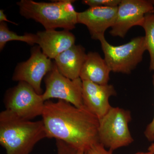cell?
Masks as SVG:
<instances>
[{
	"label": "cell",
	"mask_w": 154,
	"mask_h": 154,
	"mask_svg": "<svg viewBox=\"0 0 154 154\" xmlns=\"http://www.w3.org/2000/svg\"><path fill=\"white\" fill-rule=\"evenodd\" d=\"M42 119L48 138L65 143L78 151L86 152L99 142V119L85 108H78L58 100L45 101Z\"/></svg>",
	"instance_id": "6da1fadb"
},
{
	"label": "cell",
	"mask_w": 154,
	"mask_h": 154,
	"mask_svg": "<svg viewBox=\"0 0 154 154\" xmlns=\"http://www.w3.org/2000/svg\"><path fill=\"white\" fill-rule=\"evenodd\" d=\"M46 138L42 120H26L6 110L0 113V144L6 154H30L36 144Z\"/></svg>",
	"instance_id": "7a4b0ae2"
},
{
	"label": "cell",
	"mask_w": 154,
	"mask_h": 154,
	"mask_svg": "<svg viewBox=\"0 0 154 154\" xmlns=\"http://www.w3.org/2000/svg\"><path fill=\"white\" fill-rule=\"evenodd\" d=\"M74 1L62 0L52 2L21 0L17 3L21 16L43 25L45 30L63 28L70 30L78 24Z\"/></svg>",
	"instance_id": "3957f363"
},
{
	"label": "cell",
	"mask_w": 154,
	"mask_h": 154,
	"mask_svg": "<svg viewBox=\"0 0 154 154\" xmlns=\"http://www.w3.org/2000/svg\"><path fill=\"white\" fill-rule=\"evenodd\" d=\"M131 113L119 107H112L99 119L98 137L99 143L113 151L129 146L134 142L129 129Z\"/></svg>",
	"instance_id": "277c9868"
},
{
	"label": "cell",
	"mask_w": 154,
	"mask_h": 154,
	"mask_svg": "<svg viewBox=\"0 0 154 154\" xmlns=\"http://www.w3.org/2000/svg\"><path fill=\"white\" fill-rule=\"evenodd\" d=\"M99 41L104 59L113 72L130 74L142 61L146 50L144 36L135 37L128 43L118 46L109 44L105 37Z\"/></svg>",
	"instance_id": "5b68a950"
},
{
	"label": "cell",
	"mask_w": 154,
	"mask_h": 154,
	"mask_svg": "<svg viewBox=\"0 0 154 154\" xmlns=\"http://www.w3.org/2000/svg\"><path fill=\"white\" fill-rule=\"evenodd\" d=\"M4 102L5 110L20 118L31 120L42 116L45 101L29 84L20 82L6 91Z\"/></svg>",
	"instance_id": "8992f818"
},
{
	"label": "cell",
	"mask_w": 154,
	"mask_h": 154,
	"mask_svg": "<svg viewBox=\"0 0 154 154\" xmlns=\"http://www.w3.org/2000/svg\"><path fill=\"white\" fill-rule=\"evenodd\" d=\"M45 90L42 94L45 101L57 99L78 108H85L82 99V81L72 80L60 73L54 62L52 69L45 77Z\"/></svg>",
	"instance_id": "52a82bcc"
},
{
	"label": "cell",
	"mask_w": 154,
	"mask_h": 154,
	"mask_svg": "<svg viewBox=\"0 0 154 154\" xmlns=\"http://www.w3.org/2000/svg\"><path fill=\"white\" fill-rule=\"evenodd\" d=\"M53 65L51 59L42 52L39 46H35L31 49V55L28 60L17 65L12 79L28 83L37 94L42 95V81Z\"/></svg>",
	"instance_id": "ba28073f"
},
{
	"label": "cell",
	"mask_w": 154,
	"mask_h": 154,
	"mask_svg": "<svg viewBox=\"0 0 154 154\" xmlns=\"http://www.w3.org/2000/svg\"><path fill=\"white\" fill-rule=\"evenodd\" d=\"M154 10L151 1L121 0L115 23L109 33L113 36L124 38L134 26L141 27L146 15Z\"/></svg>",
	"instance_id": "9c48e42d"
},
{
	"label": "cell",
	"mask_w": 154,
	"mask_h": 154,
	"mask_svg": "<svg viewBox=\"0 0 154 154\" xmlns=\"http://www.w3.org/2000/svg\"><path fill=\"white\" fill-rule=\"evenodd\" d=\"M118 7H96L77 13L78 23L85 25L91 38L100 40L108 28H112L116 19Z\"/></svg>",
	"instance_id": "30bf717a"
},
{
	"label": "cell",
	"mask_w": 154,
	"mask_h": 154,
	"mask_svg": "<svg viewBox=\"0 0 154 154\" xmlns=\"http://www.w3.org/2000/svg\"><path fill=\"white\" fill-rule=\"evenodd\" d=\"M82 99L85 107L99 119L112 108L109 99L117 93L113 85H99L82 81Z\"/></svg>",
	"instance_id": "8fae6325"
},
{
	"label": "cell",
	"mask_w": 154,
	"mask_h": 154,
	"mask_svg": "<svg viewBox=\"0 0 154 154\" xmlns=\"http://www.w3.org/2000/svg\"><path fill=\"white\" fill-rule=\"evenodd\" d=\"M37 44L42 52L50 59L58 55L75 45V37L69 30L57 31L55 29L38 31Z\"/></svg>",
	"instance_id": "7c38bea8"
},
{
	"label": "cell",
	"mask_w": 154,
	"mask_h": 154,
	"mask_svg": "<svg viewBox=\"0 0 154 154\" xmlns=\"http://www.w3.org/2000/svg\"><path fill=\"white\" fill-rule=\"evenodd\" d=\"M87 55L85 49L82 45H75L58 55L54 62L61 74L74 80L80 78Z\"/></svg>",
	"instance_id": "4fadbf2b"
},
{
	"label": "cell",
	"mask_w": 154,
	"mask_h": 154,
	"mask_svg": "<svg viewBox=\"0 0 154 154\" xmlns=\"http://www.w3.org/2000/svg\"><path fill=\"white\" fill-rule=\"evenodd\" d=\"M111 71L104 59L98 53L87 54L80 74L82 81H89L99 85L108 84Z\"/></svg>",
	"instance_id": "5bb4252c"
},
{
	"label": "cell",
	"mask_w": 154,
	"mask_h": 154,
	"mask_svg": "<svg viewBox=\"0 0 154 154\" xmlns=\"http://www.w3.org/2000/svg\"><path fill=\"white\" fill-rule=\"evenodd\" d=\"M11 41H18L26 42L30 45L37 44L38 36L31 33H25L18 35L17 33L9 30L5 22H0V50H2L7 42Z\"/></svg>",
	"instance_id": "9a60e30c"
},
{
	"label": "cell",
	"mask_w": 154,
	"mask_h": 154,
	"mask_svg": "<svg viewBox=\"0 0 154 154\" xmlns=\"http://www.w3.org/2000/svg\"><path fill=\"white\" fill-rule=\"evenodd\" d=\"M141 27L145 32L146 47L150 55L149 70L154 72V13L146 15Z\"/></svg>",
	"instance_id": "2e32d148"
},
{
	"label": "cell",
	"mask_w": 154,
	"mask_h": 154,
	"mask_svg": "<svg viewBox=\"0 0 154 154\" xmlns=\"http://www.w3.org/2000/svg\"><path fill=\"white\" fill-rule=\"evenodd\" d=\"M121 0H84L82 3L89 6L90 8L96 7H117Z\"/></svg>",
	"instance_id": "e0dca14e"
},
{
	"label": "cell",
	"mask_w": 154,
	"mask_h": 154,
	"mask_svg": "<svg viewBox=\"0 0 154 154\" xmlns=\"http://www.w3.org/2000/svg\"><path fill=\"white\" fill-rule=\"evenodd\" d=\"M57 153V154H75L77 151L65 143L56 140Z\"/></svg>",
	"instance_id": "ac0fdd59"
},
{
	"label": "cell",
	"mask_w": 154,
	"mask_h": 154,
	"mask_svg": "<svg viewBox=\"0 0 154 154\" xmlns=\"http://www.w3.org/2000/svg\"><path fill=\"white\" fill-rule=\"evenodd\" d=\"M88 154H113V151L106 149L105 147L98 143L95 144L87 152Z\"/></svg>",
	"instance_id": "d6986e66"
},
{
	"label": "cell",
	"mask_w": 154,
	"mask_h": 154,
	"mask_svg": "<svg viewBox=\"0 0 154 154\" xmlns=\"http://www.w3.org/2000/svg\"><path fill=\"white\" fill-rule=\"evenodd\" d=\"M152 82L154 88V74L153 75ZM144 135L149 141L154 142V116L151 122L146 128Z\"/></svg>",
	"instance_id": "ffe728a7"
},
{
	"label": "cell",
	"mask_w": 154,
	"mask_h": 154,
	"mask_svg": "<svg viewBox=\"0 0 154 154\" xmlns=\"http://www.w3.org/2000/svg\"><path fill=\"white\" fill-rule=\"evenodd\" d=\"M10 22V23H12V24L16 25H18V24H17L16 22H11V21L8 20V18H7V16H6V14L4 13V11L1 9V10H0V22Z\"/></svg>",
	"instance_id": "44dd1931"
},
{
	"label": "cell",
	"mask_w": 154,
	"mask_h": 154,
	"mask_svg": "<svg viewBox=\"0 0 154 154\" xmlns=\"http://www.w3.org/2000/svg\"><path fill=\"white\" fill-rule=\"evenodd\" d=\"M148 152L151 154H154V143H152L151 145L149 147Z\"/></svg>",
	"instance_id": "7402d4cb"
},
{
	"label": "cell",
	"mask_w": 154,
	"mask_h": 154,
	"mask_svg": "<svg viewBox=\"0 0 154 154\" xmlns=\"http://www.w3.org/2000/svg\"><path fill=\"white\" fill-rule=\"evenodd\" d=\"M75 154H88L86 152L81 151H78Z\"/></svg>",
	"instance_id": "603a6c76"
},
{
	"label": "cell",
	"mask_w": 154,
	"mask_h": 154,
	"mask_svg": "<svg viewBox=\"0 0 154 154\" xmlns=\"http://www.w3.org/2000/svg\"><path fill=\"white\" fill-rule=\"evenodd\" d=\"M134 154H151L149 152H138Z\"/></svg>",
	"instance_id": "cb8c5ba5"
},
{
	"label": "cell",
	"mask_w": 154,
	"mask_h": 154,
	"mask_svg": "<svg viewBox=\"0 0 154 154\" xmlns=\"http://www.w3.org/2000/svg\"><path fill=\"white\" fill-rule=\"evenodd\" d=\"M152 13H154V11H153V12H152Z\"/></svg>",
	"instance_id": "d4e9b609"
}]
</instances>
